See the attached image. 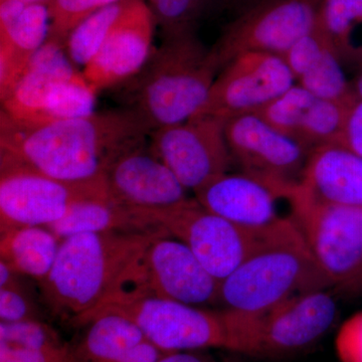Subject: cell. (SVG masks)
<instances>
[{
    "label": "cell",
    "mask_w": 362,
    "mask_h": 362,
    "mask_svg": "<svg viewBox=\"0 0 362 362\" xmlns=\"http://www.w3.org/2000/svg\"><path fill=\"white\" fill-rule=\"evenodd\" d=\"M151 130L132 109L44 124H25L0 113V164L82 183L105 180L118 157L146 142Z\"/></svg>",
    "instance_id": "1"
},
{
    "label": "cell",
    "mask_w": 362,
    "mask_h": 362,
    "mask_svg": "<svg viewBox=\"0 0 362 362\" xmlns=\"http://www.w3.org/2000/svg\"><path fill=\"white\" fill-rule=\"evenodd\" d=\"M160 235L84 233L62 240L47 277L39 282L47 308L76 325L117 291Z\"/></svg>",
    "instance_id": "2"
},
{
    "label": "cell",
    "mask_w": 362,
    "mask_h": 362,
    "mask_svg": "<svg viewBox=\"0 0 362 362\" xmlns=\"http://www.w3.org/2000/svg\"><path fill=\"white\" fill-rule=\"evenodd\" d=\"M220 64L194 33L164 37L127 88L129 106L150 130L195 115L206 102Z\"/></svg>",
    "instance_id": "3"
},
{
    "label": "cell",
    "mask_w": 362,
    "mask_h": 362,
    "mask_svg": "<svg viewBox=\"0 0 362 362\" xmlns=\"http://www.w3.org/2000/svg\"><path fill=\"white\" fill-rule=\"evenodd\" d=\"M332 285L294 221L279 228L228 278L218 302L226 309L264 315L290 298Z\"/></svg>",
    "instance_id": "4"
},
{
    "label": "cell",
    "mask_w": 362,
    "mask_h": 362,
    "mask_svg": "<svg viewBox=\"0 0 362 362\" xmlns=\"http://www.w3.org/2000/svg\"><path fill=\"white\" fill-rule=\"evenodd\" d=\"M96 93L71 63L65 47L47 39L2 103L14 121L44 124L94 113Z\"/></svg>",
    "instance_id": "5"
},
{
    "label": "cell",
    "mask_w": 362,
    "mask_h": 362,
    "mask_svg": "<svg viewBox=\"0 0 362 362\" xmlns=\"http://www.w3.org/2000/svg\"><path fill=\"white\" fill-rule=\"evenodd\" d=\"M100 314H116L134 323L148 341L166 354L226 347L221 313L163 298L115 294L83 317L76 326Z\"/></svg>",
    "instance_id": "6"
},
{
    "label": "cell",
    "mask_w": 362,
    "mask_h": 362,
    "mask_svg": "<svg viewBox=\"0 0 362 362\" xmlns=\"http://www.w3.org/2000/svg\"><path fill=\"white\" fill-rule=\"evenodd\" d=\"M293 221L332 285L362 292V206L316 204L293 194Z\"/></svg>",
    "instance_id": "7"
},
{
    "label": "cell",
    "mask_w": 362,
    "mask_h": 362,
    "mask_svg": "<svg viewBox=\"0 0 362 362\" xmlns=\"http://www.w3.org/2000/svg\"><path fill=\"white\" fill-rule=\"evenodd\" d=\"M147 211L220 282L279 230L269 233L247 230L206 211L195 199L171 209Z\"/></svg>",
    "instance_id": "8"
},
{
    "label": "cell",
    "mask_w": 362,
    "mask_h": 362,
    "mask_svg": "<svg viewBox=\"0 0 362 362\" xmlns=\"http://www.w3.org/2000/svg\"><path fill=\"white\" fill-rule=\"evenodd\" d=\"M109 199L105 180L73 183L20 166L0 164V232L47 226L78 202Z\"/></svg>",
    "instance_id": "9"
},
{
    "label": "cell",
    "mask_w": 362,
    "mask_h": 362,
    "mask_svg": "<svg viewBox=\"0 0 362 362\" xmlns=\"http://www.w3.org/2000/svg\"><path fill=\"white\" fill-rule=\"evenodd\" d=\"M220 287V281L182 242L159 237L152 240L113 295H146L197 307L218 303Z\"/></svg>",
    "instance_id": "10"
},
{
    "label": "cell",
    "mask_w": 362,
    "mask_h": 362,
    "mask_svg": "<svg viewBox=\"0 0 362 362\" xmlns=\"http://www.w3.org/2000/svg\"><path fill=\"white\" fill-rule=\"evenodd\" d=\"M322 0H261L226 28L213 49L221 70L249 52L282 57L315 26Z\"/></svg>",
    "instance_id": "11"
},
{
    "label": "cell",
    "mask_w": 362,
    "mask_h": 362,
    "mask_svg": "<svg viewBox=\"0 0 362 362\" xmlns=\"http://www.w3.org/2000/svg\"><path fill=\"white\" fill-rule=\"evenodd\" d=\"M226 142L243 173L291 197L312 150L274 129L256 114L226 121Z\"/></svg>",
    "instance_id": "12"
},
{
    "label": "cell",
    "mask_w": 362,
    "mask_h": 362,
    "mask_svg": "<svg viewBox=\"0 0 362 362\" xmlns=\"http://www.w3.org/2000/svg\"><path fill=\"white\" fill-rule=\"evenodd\" d=\"M293 85L294 76L282 57L269 52H245L223 66L206 102L192 117L228 121L254 114Z\"/></svg>",
    "instance_id": "13"
},
{
    "label": "cell",
    "mask_w": 362,
    "mask_h": 362,
    "mask_svg": "<svg viewBox=\"0 0 362 362\" xmlns=\"http://www.w3.org/2000/svg\"><path fill=\"white\" fill-rule=\"evenodd\" d=\"M226 121L192 117L150 133V148L187 189L197 190L228 173L233 157L226 142Z\"/></svg>",
    "instance_id": "14"
},
{
    "label": "cell",
    "mask_w": 362,
    "mask_h": 362,
    "mask_svg": "<svg viewBox=\"0 0 362 362\" xmlns=\"http://www.w3.org/2000/svg\"><path fill=\"white\" fill-rule=\"evenodd\" d=\"M153 13L144 0H125L96 56L83 75L96 94L137 75L152 54Z\"/></svg>",
    "instance_id": "15"
},
{
    "label": "cell",
    "mask_w": 362,
    "mask_h": 362,
    "mask_svg": "<svg viewBox=\"0 0 362 362\" xmlns=\"http://www.w3.org/2000/svg\"><path fill=\"white\" fill-rule=\"evenodd\" d=\"M109 199L135 209H171L185 204L187 189L146 142L118 157L105 175Z\"/></svg>",
    "instance_id": "16"
},
{
    "label": "cell",
    "mask_w": 362,
    "mask_h": 362,
    "mask_svg": "<svg viewBox=\"0 0 362 362\" xmlns=\"http://www.w3.org/2000/svg\"><path fill=\"white\" fill-rule=\"evenodd\" d=\"M194 194L206 211L254 232L272 233L294 221L279 211V202L289 197L244 173L218 176Z\"/></svg>",
    "instance_id": "17"
},
{
    "label": "cell",
    "mask_w": 362,
    "mask_h": 362,
    "mask_svg": "<svg viewBox=\"0 0 362 362\" xmlns=\"http://www.w3.org/2000/svg\"><path fill=\"white\" fill-rule=\"evenodd\" d=\"M351 105L321 99L295 84L254 114L274 129L313 150L322 145L341 144Z\"/></svg>",
    "instance_id": "18"
},
{
    "label": "cell",
    "mask_w": 362,
    "mask_h": 362,
    "mask_svg": "<svg viewBox=\"0 0 362 362\" xmlns=\"http://www.w3.org/2000/svg\"><path fill=\"white\" fill-rule=\"evenodd\" d=\"M337 315L334 300L323 290L290 298L259 316L257 354L304 349L329 329Z\"/></svg>",
    "instance_id": "19"
},
{
    "label": "cell",
    "mask_w": 362,
    "mask_h": 362,
    "mask_svg": "<svg viewBox=\"0 0 362 362\" xmlns=\"http://www.w3.org/2000/svg\"><path fill=\"white\" fill-rule=\"evenodd\" d=\"M49 33L47 4L0 1V99L18 84Z\"/></svg>",
    "instance_id": "20"
},
{
    "label": "cell",
    "mask_w": 362,
    "mask_h": 362,
    "mask_svg": "<svg viewBox=\"0 0 362 362\" xmlns=\"http://www.w3.org/2000/svg\"><path fill=\"white\" fill-rule=\"evenodd\" d=\"M293 194L316 204L362 206V157L341 145L316 147Z\"/></svg>",
    "instance_id": "21"
},
{
    "label": "cell",
    "mask_w": 362,
    "mask_h": 362,
    "mask_svg": "<svg viewBox=\"0 0 362 362\" xmlns=\"http://www.w3.org/2000/svg\"><path fill=\"white\" fill-rule=\"evenodd\" d=\"M81 337L69 343L70 362H157L165 352L139 328L116 314H100L83 324Z\"/></svg>",
    "instance_id": "22"
},
{
    "label": "cell",
    "mask_w": 362,
    "mask_h": 362,
    "mask_svg": "<svg viewBox=\"0 0 362 362\" xmlns=\"http://www.w3.org/2000/svg\"><path fill=\"white\" fill-rule=\"evenodd\" d=\"M282 58L297 84L316 97L346 105L354 104L358 98L345 77L337 52L316 26Z\"/></svg>",
    "instance_id": "23"
},
{
    "label": "cell",
    "mask_w": 362,
    "mask_h": 362,
    "mask_svg": "<svg viewBox=\"0 0 362 362\" xmlns=\"http://www.w3.org/2000/svg\"><path fill=\"white\" fill-rule=\"evenodd\" d=\"M59 240L84 233H128L170 237L147 209L123 206L110 199L75 204L63 218L47 226Z\"/></svg>",
    "instance_id": "24"
},
{
    "label": "cell",
    "mask_w": 362,
    "mask_h": 362,
    "mask_svg": "<svg viewBox=\"0 0 362 362\" xmlns=\"http://www.w3.org/2000/svg\"><path fill=\"white\" fill-rule=\"evenodd\" d=\"M62 240L45 226H25L1 233L0 254L16 273L37 282L51 272Z\"/></svg>",
    "instance_id": "25"
},
{
    "label": "cell",
    "mask_w": 362,
    "mask_h": 362,
    "mask_svg": "<svg viewBox=\"0 0 362 362\" xmlns=\"http://www.w3.org/2000/svg\"><path fill=\"white\" fill-rule=\"evenodd\" d=\"M362 25V0H322L315 26L327 37L340 61H361L356 39Z\"/></svg>",
    "instance_id": "26"
},
{
    "label": "cell",
    "mask_w": 362,
    "mask_h": 362,
    "mask_svg": "<svg viewBox=\"0 0 362 362\" xmlns=\"http://www.w3.org/2000/svg\"><path fill=\"white\" fill-rule=\"evenodd\" d=\"M124 1L125 0H120L100 9L69 35L65 49L74 65L85 68L96 56L112 25L122 11Z\"/></svg>",
    "instance_id": "27"
},
{
    "label": "cell",
    "mask_w": 362,
    "mask_h": 362,
    "mask_svg": "<svg viewBox=\"0 0 362 362\" xmlns=\"http://www.w3.org/2000/svg\"><path fill=\"white\" fill-rule=\"evenodd\" d=\"M68 344L54 328L39 319L0 322V346L45 350L66 349Z\"/></svg>",
    "instance_id": "28"
},
{
    "label": "cell",
    "mask_w": 362,
    "mask_h": 362,
    "mask_svg": "<svg viewBox=\"0 0 362 362\" xmlns=\"http://www.w3.org/2000/svg\"><path fill=\"white\" fill-rule=\"evenodd\" d=\"M120 0H52L47 4L49 33L47 39L57 40L65 47L71 32L100 9Z\"/></svg>",
    "instance_id": "29"
},
{
    "label": "cell",
    "mask_w": 362,
    "mask_h": 362,
    "mask_svg": "<svg viewBox=\"0 0 362 362\" xmlns=\"http://www.w3.org/2000/svg\"><path fill=\"white\" fill-rule=\"evenodd\" d=\"M209 0H148L154 20L164 37L194 33V26Z\"/></svg>",
    "instance_id": "30"
},
{
    "label": "cell",
    "mask_w": 362,
    "mask_h": 362,
    "mask_svg": "<svg viewBox=\"0 0 362 362\" xmlns=\"http://www.w3.org/2000/svg\"><path fill=\"white\" fill-rule=\"evenodd\" d=\"M335 349L342 362H362V312L350 317L340 327Z\"/></svg>",
    "instance_id": "31"
},
{
    "label": "cell",
    "mask_w": 362,
    "mask_h": 362,
    "mask_svg": "<svg viewBox=\"0 0 362 362\" xmlns=\"http://www.w3.org/2000/svg\"><path fill=\"white\" fill-rule=\"evenodd\" d=\"M37 319L35 308L20 288L0 289V322Z\"/></svg>",
    "instance_id": "32"
},
{
    "label": "cell",
    "mask_w": 362,
    "mask_h": 362,
    "mask_svg": "<svg viewBox=\"0 0 362 362\" xmlns=\"http://www.w3.org/2000/svg\"><path fill=\"white\" fill-rule=\"evenodd\" d=\"M0 362H70L66 349L30 350L0 346Z\"/></svg>",
    "instance_id": "33"
},
{
    "label": "cell",
    "mask_w": 362,
    "mask_h": 362,
    "mask_svg": "<svg viewBox=\"0 0 362 362\" xmlns=\"http://www.w3.org/2000/svg\"><path fill=\"white\" fill-rule=\"evenodd\" d=\"M341 146L362 157V99L357 98L350 106Z\"/></svg>",
    "instance_id": "34"
},
{
    "label": "cell",
    "mask_w": 362,
    "mask_h": 362,
    "mask_svg": "<svg viewBox=\"0 0 362 362\" xmlns=\"http://www.w3.org/2000/svg\"><path fill=\"white\" fill-rule=\"evenodd\" d=\"M20 274L11 268L6 262H0V289H8V288L21 287L18 283V276Z\"/></svg>",
    "instance_id": "35"
},
{
    "label": "cell",
    "mask_w": 362,
    "mask_h": 362,
    "mask_svg": "<svg viewBox=\"0 0 362 362\" xmlns=\"http://www.w3.org/2000/svg\"><path fill=\"white\" fill-rule=\"evenodd\" d=\"M157 362H209L206 357L197 356L190 351L173 352L165 354Z\"/></svg>",
    "instance_id": "36"
},
{
    "label": "cell",
    "mask_w": 362,
    "mask_h": 362,
    "mask_svg": "<svg viewBox=\"0 0 362 362\" xmlns=\"http://www.w3.org/2000/svg\"><path fill=\"white\" fill-rule=\"evenodd\" d=\"M354 90H356L357 97L361 98L362 99V74L359 76L358 78H357L356 84L354 86Z\"/></svg>",
    "instance_id": "37"
},
{
    "label": "cell",
    "mask_w": 362,
    "mask_h": 362,
    "mask_svg": "<svg viewBox=\"0 0 362 362\" xmlns=\"http://www.w3.org/2000/svg\"><path fill=\"white\" fill-rule=\"evenodd\" d=\"M0 1H4V0H0ZM14 1L21 2V4H49L52 0H14Z\"/></svg>",
    "instance_id": "38"
},
{
    "label": "cell",
    "mask_w": 362,
    "mask_h": 362,
    "mask_svg": "<svg viewBox=\"0 0 362 362\" xmlns=\"http://www.w3.org/2000/svg\"><path fill=\"white\" fill-rule=\"evenodd\" d=\"M361 66H362V59H361Z\"/></svg>",
    "instance_id": "39"
}]
</instances>
